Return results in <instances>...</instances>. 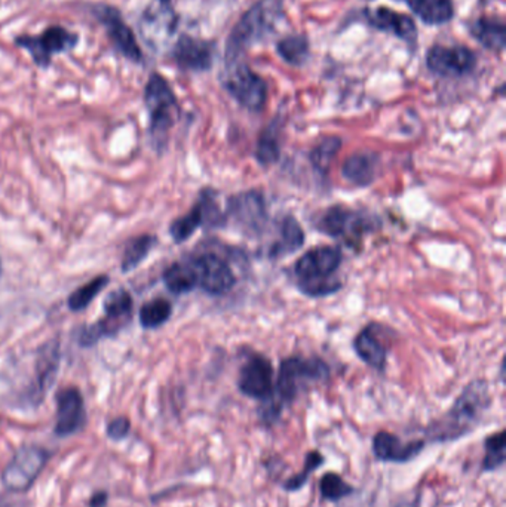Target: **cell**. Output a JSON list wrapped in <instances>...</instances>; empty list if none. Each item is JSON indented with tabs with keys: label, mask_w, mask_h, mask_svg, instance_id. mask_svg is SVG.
Wrapping results in <instances>:
<instances>
[{
	"label": "cell",
	"mask_w": 506,
	"mask_h": 507,
	"mask_svg": "<svg viewBox=\"0 0 506 507\" xmlns=\"http://www.w3.org/2000/svg\"><path fill=\"white\" fill-rule=\"evenodd\" d=\"M491 398L486 381H472L463 388L446 416L427 429L430 442L460 440L477 428L482 416L491 409Z\"/></svg>",
	"instance_id": "6da1fadb"
},
{
	"label": "cell",
	"mask_w": 506,
	"mask_h": 507,
	"mask_svg": "<svg viewBox=\"0 0 506 507\" xmlns=\"http://www.w3.org/2000/svg\"><path fill=\"white\" fill-rule=\"evenodd\" d=\"M330 376L328 365L318 357H292L279 365L274 402L262 411L263 420L271 424L278 419L284 405L292 404L305 388L323 383Z\"/></svg>",
	"instance_id": "7a4b0ae2"
},
{
	"label": "cell",
	"mask_w": 506,
	"mask_h": 507,
	"mask_svg": "<svg viewBox=\"0 0 506 507\" xmlns=\"http://www.w3.org/2000/svg\"><path fill=\"white\" fill-rule=\"evenodd\" d=\"M284 16V0H259L241 16L226 42V66L241 60L245 52L275 30Z\"/></svg>",
	"instance_id": "3957f363"
},
{
	"label": "cell",
	"mask_w": 506,
	"mask_h": 507,
	"mask_svg": "<svg viewBox=\"0 0 506 507\" xmlns=\"http://www.w3.org/2000/svg\"><path fill=\"white\" fill-rule=\"evenodd\" d=\"M342 263V253L336 246H318L297 260L294 274L300 290L309 297H325L340 290L335 274Z\"/></svg>",
	"instance_id": "277c9868"
},
{
	"label": "cell",
	"mask_w": 506,
	"mask_h": 507,
	"mask_svg": "<svg viewBox=\"0 0 506 507\" xmlns=\"http://www.w3.org/2000/svg\"><path fill=\"white\" fill-rule=\"evenodd\" d=\"M144 103L150 115V135L153 144L156 149H162L167 144L168 132L176 123L180 108L176 94L167 79L158 73H153L149 78L144 89Z\"/></svg>",
	"instance_id": "5b68a950"
},
{
	"label": "cell",
	"mask_w": 506,
	"mask_h": 507,
	"mask_svg": "<svg viewBox=\"0 0 506 507\" xmlns=\"http://www.w3.org/2000/svg\"><path fill=\"white\" fill-rule=\"evenodd\" d=\"M49 459L51 452L39 445H25L18 448L2 471V482L9 491H28L46 468Z\"/></svg>",
	"instance_id": "8992f818"
},
{
	"label": "cell",
	"mask_w": 506,
	"mask_h": 507,
	"mask_svg": "<svg viewBox=\"0 0 506 507\" xmlns=\"http://www.w3.org/2000/svg\"><path fill=\"white\" fill-rule=\"evenodd\" d=\"M222 85L247 110L262 111L266 106L267 84L248 64L241 61L228 64L222 76Z\"/></svg>",
	"instance_id": "52a82bcc"
},
{
	"label": "cell",
	"mask_w": 506,
	"mask_h": 507,
	"mask_svg": "<svg viewBox=\"0 0 506 507\" xmlns=\"http://www.w3.org/2000/svg\"><path fill=\"white\" fill-rule=\"evenodd\" d=\"M104 317L84 328L80 334V346H94L97 341L115 336L131 321L132 297L124 290L113 291L104 303Z\"/></svg>",
	"instance_id": "ba28073f"
},
{
	"label": "cell",
	"mask_w": 506,
	"mask_h": 507,
	"mask_svg": "<svg viewBox=\"0 0 506 507\" xmlns=\"http://www.w3.org/2000/svg\"><path fill=\"white\" fill-rule=\"evenodd\" d=\"M238 388L245 397L260 400L264 407H269L275 395V380L271 361L262 355H252L248 357L241 368Z\"/></svg>",
	"instance_id": "9c48e42d"
},
{
	"label": "cell",
	"mask_w": 506,
	"mask_h": 507,
	"mask_svg": "<svg viewBox=\"0 0 506 507\" xmlns=\"http://www.w3.org/2000/svg\"><path fill=\"white\" fill-rule=\"evenodd\" d=\"M188 258L195 270L198 286L205 293L223 295L235 285V274L231 266L217 254H195Z\"/></svg>",
	"instance_id": "30bf717a"
},
{
	"label": "cell",
	"mask_w": 506,
	"mask_h": 507,
	"mask_svg": "<svg viewBox=\"0 0 506 507\" xmlns=\"http://www.w3.org/2000/svg\"><path fill=\"white\" fill-rule=\"evenodd\" d=\"M77 33L68 32L60 26H54L45 30L40 36L16 37L18 47L30 52L33 60L40 67H48L54 54L70 51L77 44Z\"/></svg>",
	"instance_id": "8fae6325"
},
{
	"label": "cell",
	"mask_w": 506,
	"mask_h": 507,
	"mask_svg": "<svg viewBox=\"0 0 506 507\" xmlns=\"http://www.w3.org/2000/svg\"><path fill=\"white\" fill-rule=\"evenodd\" d=\"M477 57L467 47L434 45L427 54V67L443 78H462L474 72Z\"/></svg>",
	"instance_id": "7c38bea8"
},
{
	"label": "cell",
	"mask_w": 506,
	"mask_h": 507,
	"mask_svg": "<svg viewBox=\"0 0 506 507\" xmlns=\"http://www.w3.org/2000/svg\"><path fill=\"white\" fill-rule=\"evenodd\" d=\"M94 14L100 20L101 25L108 30V37L112 40L116 49L134 63H141L143 61V52L139 49V42H137L134 33H132L129 26L125 23L124 18L120 16L118 9L108 5H100L94 8Z\"/></svg>",
	"instance_id": "4fadbf2b"
},
{
	"label": "cell",
	"mask_w": 506,
	"mask_h": 507,
	"mask_svg": "<svg viewBox=\"0 0 506 507\" xmlns=\"http://www.w3.org/2000/svg\"><path fill=\"white\" fill-rule=\"evenodd\" d=\"M318 227L331 238H346L358 241L366 232L375 229L370 218L346 210L343 206H333L319 220Z\"/></svg>",
	"instance_id": "5bb4252c"
},
{
	"label": "cell",
	"mask_w": 506,
	"mask_h": 507,
	"mask_svg": "<svg viewBox=\"0 0 506 507\" xmlns=\"http://www.w3.org/2000/svg\"><path fill=\"white\" fill-rule=\"evenodd\" d=\"M171 56L184 72H207L214 64L215 47L208 40L183 35L174 45Z\"/></svg>",
	"instance_id": "9a60e30c"
},
{
	"label": "cell",
	"mask_w": 506,
	"mask_h": 507,
	"mask_svg": "<svg viewBox=\"0 0 506 507\" xmlns=\"http://www.w3.org/2000/svg\"><path fill=\"white\" fill-rule=\"evenodd\" d=\"M87 420L82 393L77 388H66L57 395L56 435L66 438L82 430Z\"/></svg>",
	"instance_id": "2e32d148"
},
{
	"label": "cell",
	"mask_w": 506,
	"mask_h": 507,
	"mask_svg": "<svg viewBox=\"0 0 506 507\" xmlns=\"http://www.w3.org/2000/svg\"><path fill=\"white\" fill-rule=\"evenodd\" d=\"M364 16L368 25L379 32L398 37L408 45H416L418 42V26L407 14L397 13L387 6H379L376 9H366Z\"/></svg>",
	"instance_id": "e0dca14e"
},
{
	"label": "cell",
	"mask_w": 506,
	"mask_h": 507,
	"mask_svg": "<svg viewBox=\"0 0 506 507\" xmlns=\"http://www.w3.org/2000/svg\"><path fill=\"white\" fill-rule=\"evenodd\" d=\"M425 445H427L425 440H403L387 430L376 433L373 438L375 456L382 461H391V463L411 461L423 451Z\"/></svg>",
	"instance_id": "ac0fdd59"
},
{
	"label": "cell",
	"mask_w": 506,
	"mask_h": 507,
	"mask_svg": "<svg viewBox=\"0 0 506 507\" xmlns=\"http://www.w3.org/2000/svg\"><path fill=\"white\" fill-rule=\"evenodd\" d=\"M139 27L144 39L152 45V48H158L176 32L177 16L171 6L158 4V6H150L144 13Z\"/></svg>",
	"instance_id": "d6986e66"
},
{
	"label": "cell",
	"mask_w": 506,
	"mask_h": 507,
	"mask_svg": "<svg viewBox=\"0 0 506 507\" xmlns=\"http://www.w3.org/2000/svg\"><path fill=\"white\" fill-rule=\"evenodd\" d=\"M229 214L245 230H257L266 222V206L262 194L257 191L236 194L229 201Z\"/></svg>",
	"instance_id": "ffe728a7"
},
{
	"label": "cell",
	"mask_w": 506,
	"mask_h": 507,
	"mask_svg": "<svg viewBox=\"0 0 506 507\" xmlns=\"http://www.w3.org/2000/svg\"><path fill=\"white\" fill-rule=\"evenodd\" d=\"M470 36L484 48L502 52L506 47V27L502 21L491 16H480L470 25Z\"/></svg>",
	"instance_id": "44dd1931"
},
{
	"label": "cell",
	"mask_w": 506,
	"mask_h": 507,
	"mask_svg": "<svg viewBox=\"0 0 506 507\" xmlns=\"http://www.w3.org/2000/svg\"><path fill=\"white\" fill-rule=\"evenodd\" d=\"M355 352L368 367L382 371L387 365V347L376 333V326L364 328L354 341Z\"/></svg>",
	"instance_id": "7402d4cb"
},
{
	"label": "cell",
	"mask_w": 506,
	"mask_h": 507,
	"mask_svg": "<svg viewBox=\"0 0 506 507\" xmlns=\"http://www.w3.org/2000/svg\"><path fill=\"white\" fill-rule=\"evenodd\" d=\"M411 11L428 26H443L455 16L451 0H406Z\"/></svg>",
	"instance_id": "603a6c76"
},
{
	"label": "cell",
	"mask_w": 506,
	"mask_h": 507,
	"mask_svg": "<svg viewBox=\"0 0 506 507\" xmlns=\"http://www.w3.org/2000/svg\"><path fill=\"white\" fill-rule=\"evenodd\" d=\"M376 163L377 158L373 153H355L343 163V177L355 186H368L376 179Z\"/></svg>",
	"instance_id": "cb8c5ba5"
},
{
	"label": "cell",
	"mask_w": 506,
	"mask_h": 507,
	"mask_svg": "<svg viewBox=\"0 0 506 507\" xmlns=\"http://www.w3.org/2000/svg\"><path fill=\"white\" fill-rule=\"evenodd\" d=\"M58 345L57 341H51L48 345L42 347L37 362L36 388H35V398L44 397L46 388H51L52 381L56 378L57 369H58Z\"/></svg>",
	"instance_id": "d4e9b609"
},
{
	"label": "cell",
	"mask_w": 506,
	"mask_h": 507,
	"mask_svg": "<svg viewBox=\"0 0 506 507\" xmlns=\"http://www.w3.org/2000/svg\"><path fill=\"white\" fill-rule=\"evenodd\" d=\"M164 284L172 294H186L198 288L195 270L191 267L189 258L174 263L164 272Z\"/></svg>",
	"instance_id": "484cf974"
},
{
	"label": "cell",
	"mask_w": 506,
	"mask_h": 507,
	"mask_svg": "<svg viewBox=\"0 0 506 507\" xmlns=\"http://www.w3.org/2000/svg\"><path fill=\"white\" fill-rule=\"evenodd\" d=\"M276 52L285 63L294 67H302L309 58L311 45L305 35H292L279 40L276 44Z\"/></svg>",
	"instance_id": "4316f807"
},
{
	"label": "cell",
	"mask_w": 506,
	"mask_h": 507,
	"mask_svg": "<svg viewBox=\"0 0 506 507\" xmlns=\"http://www.w3.org/2000/svg\"><path fill=\"white\" fill-rule=\"evenodd\" d=\"M305 233L295 218L285 217L281 222V239L272 248V255H287L304 245Z\"/></svg>",
	"instance_id": "83f0119b"
},
{
	"label": "cell",
	"mask_w": 506,
	"mask_h": 507,
	"mask_svg": "<svg viewBox=\"0 0 506 507\" xmlns=\"http://www.w3.org/2000/svg\"><path fill=\"white\" fill-rule=\"evenodd\" d=\"M158 239L152 234H141L137 238L131 239L125 246L124 257H122V272H131L136 269L144 258L148 257L149 253L156 245Z\"/></svg>",
	"instance_id": "f1b7e54d"
},
{
	"label": "cell",
	"mask_w": 506,
	"mask_h": 507,
	"mask_svg": "<svg viewBox=\"0 0 506 507\" xmlns=\"http://www.w3.org/2000/svg\"><path fill=\"white\" fill-rule=\"evenodd\" d=\"M172 305L165 298H155L139 309V324L146 329L164 326L171 317Z\"/></svg>",
	"instance_id": "f546056e"
},
{
	"label": "cell",
	"mask_w": 506,
	"mask_h": 507,
	"mask_svg": "<svg viewBox=\"0 0 506 507\" xmlns=\"http://www.w3.org/2000/svg\"><path fill=\"white\" fill-rule=\"evenodd\" d=\"M484 459H482V471H493L502 468L505 464L506 433L499 430L498 433L487 436L484 442Z\"/></svg>",
	"instance_id": "4dcf8cb0"
},
{
	"label": "cell",
	"mask_w": 506,
	"mask_h": 507,
	"mask_svg": "<svg viewBox=\"0 0 506 507\" xmlns=\"http://www.w3.org/2000/svg\"><path fill=\"white\" fill-rule=\"evenodd\" d=\"M201 226H203L202 210H201L200 203L196 202L188 214L177 218L171 222L170 234L177 243H181V242L188 241L191 234L195 233L196 229Z\"/></svg>",
	"instance_id": "1f68e13d"
},
{
	"label": "cell",
	"mask_w": 506,
	"mask_h": 507,
	"mask_svg": "<svg viewBox=\"0 0 506 507\" xmlns=\"http://www.w3.org/2000/svg\"><path fill=\"white\" fill-rule=\"evenodd\" d=\"M108 278L103 274V276L92 279L87 285L80 286L75 293L68 295V309L73 310V312H80L85 307H88L92 300L104 290V286L108 285Z\"/></svg>",
	"instance_id": "d6a6232c"
},
{
	"label": "cell",
	"mask_w": 506,
	"mask_h": 507,
	"mask_svg": "<svg viewBox=\"0 0 506 507\" xmlns=\"http://www.w3.org/2000/svg\"><path fill=\"white\" fill-rule=\"evenodd\" d=\"M342 147V140L339 137H328L324 139L318 146L312 150L311 162L318 172L327 174L330 170L331 163L336 155L339 153Z\"/></svg>",
	"instance_id": "836d02e7"
},
{
	"label": "cell",
	"mask_w": 506,
	"mask_h": 507,
	"mask_svg": "<svg viewBox=\"0 0 506 507\" xmlns=\"http://www.w3.org/2000/svg\"><path fill=\"white\" fill-rule=\"evenodd\" d=\"M319 491L327 502H340L354 492V488L335 471L325 473L319 481Z\"/></svg>",
	"instance_id": "e575fe53"
},
{
	"label": "cell",
	"mask_w": 506,
	"mask_h": 507,
	"mask_svg": "<svg viewBox=\"0 0 506 507\" xmlns=\"http://www.w3.org/2000/svg\"><path fill=\"white\" fill-rule=\"evenodd\" d=\"M324 459L323 454L319 451H309L306 454V459H305L304 469L295 473L292 478H288L285 482H284V490L285 491L294 492L299 491L300 488H304L306 485L307 481L311 478L312 471H315L316 469L323 466Z\"/></svg>",
	"instance_id": "d590c367"
},
{
	"label": "cell",
	"mask_w": 506,
	"mask_h": 507,
	"mask_svg": "<svg viewBox=\"0 0 506 507\" xmlns=\"http://www.w3.org/2000/svg\"><path fill=\"white\" fill-rule=\"evenodd\" d=\"M201 210H202L203 227L212 229V227L224 226L226 218L223 212L220 211L219 203L215 202V194L212 191H203L201 193L200 201Z\"/></svg>",
	"instance_id": "8d00e7d4"
},
{
	"label": "cell",
	"mask_w": 506,
	"mask_h": 507,
	"mask_svg": "<svg viewBox=\"0 0 506 507\" xmlns=\"http://www.w3.org/2000/svg\"><path fill=\"white\" fill-rule=\"evenodd\" d=\"M279 158V143L275 134L272 129L267 128V131L260 135L257 147H255V159L262 163L263 167H269L278 160Z\"/></svg>",
	"instance_id": "74e56055"
},
{
	"label": "cell",
	"mask_w": 506,
	"mask_h": 507,
	"mask_svg": "<svg viewBox=\"0 0 506 507\" xmlns=\"http://www.w3.org/2000/svg\"><path fill=\"white\" fill-rule=\"evenodd\" d=\"M129 430H131V423L127 417H116L108 424L106 432H108L110 440H124L125 436L129 435Z\"/></svg>",
	"instance_id": "f35d334b"
},
{
	"label": "cell",
	"mask_w": 506,
	"mask_h": 507,
	"mask_svg": "<svg viewBox=\"0 0 506 507\" xmlns=\"http://www.w3.org/2000/svg\"><path fill=\"white\" fill-rule=\"evenodd\" d=\"M108 503V494L106 492H97V494L92 495L91 502H89V506L91 507H104Z\"/></svg>",
	"instance_id": "ab89813d"
},
{
	"label": "cell",
	"mask_w": 506,
	"mask_h": 507,
	"mask_svg": "<svg viewBox=\"0 0 506 507\" xmlns=\"http://www.w3.org/2000/svg\"><path fill=\"white\" fill-rule=\"evenodd\" d=\"M158 4L167 5V6H171V0H158Z\"/></svg>",
	"instance_id": "60d3db41"
}]
</instances>
